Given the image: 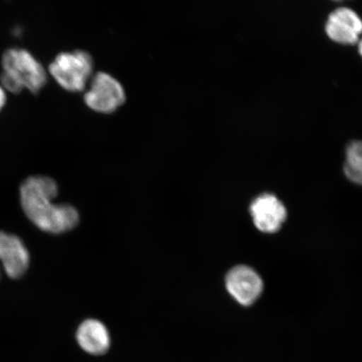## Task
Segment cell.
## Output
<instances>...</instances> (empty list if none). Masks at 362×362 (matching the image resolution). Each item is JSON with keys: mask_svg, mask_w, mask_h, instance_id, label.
I'll use <instances>...</instances> for the list:
<instances>
[{"mask_svg": "<svg viewBox=\"0 0 362 362\" xmlns=\"http://www.w3.org/2000/svg\"><path fill=\"white\" fill-rule=\"evenodd\" d=\"M58 194L56 181L47 176H31L22 183L21 201L28 218L45 233L60 234L74 229L80 217L68 204H53Z\"/></svg>", "mask_w": 362, "mask_h": 362, "instance_id": "6da1fadb", "label": "cell"}, {"mask_svg": "<svg viewBox=\"0 0 362 362\" xmlns=\"http://www.w3.org/2000/svg\"><path fill=\"white\" fill-rule=\"evenodd\" d=\"M0 86L8 93L29 90L37 94L47 83V71L37 59L25 49L11 48L3 54Z\"/></svg>", "mask_w": 362, "mask_h": 362, "instance_id": "7a4b0ae2", "label": "cell"}, {"mask_svg": "<svg viewBox=\"0 0 362 362\" xmlns=\"http://www.w3.org/2000/svg\"><path fill=\"white\" fill-rule=\"evenodd\" d=\"M93 60L83 51L59 54L49 66V74L63 89L79 93L93 75Z\"/></svg>", "mask_w": 362, "mask_h": 362, "instance_id": "3957f363", "label": "cell"}, {"mask_svg": "<svg viewBox=\"0 0 362 362\" xmlns=\"http://www.w3.org/2000/svg\"><path fill=\"white\" fill-rule=\"evenodd\" d=\"M126 100V93L119 81L110 74L98 72L93 76L84 101L90 110L101 113H112Z\"/></svg>", "mask_w": 362, "mask_h": 362, "instance_id": "277c9868", "label": "cell"}, {"mask_svg": "<svg viewBox=\"0 0 362 362\" xmlns=\"http://www.w3.org/2000/svg\"><path fill=\"white\" fill-rule=\"evenodd\" d=\"M226 291L244 306L251 305L261 296L264 284L259 274L250 267L238 265L226 276Z\"/></svg>", "mask_w": 362, "mask_h": 362, "instance_id": "5b68a950", "label": "cell"}, {"mask_svg": "<svg viewBox=\"0 0 362 362\" xmlns=\"http://www.w3.org/2000/svg\"><path fill=\"white\" fill-rule=\"evenodd\" d=\"M249 210L256 228L264 233L278 232L287 217L284 204L269 193L256 197Z\"/></svg>", "mask_w": 362, "mask_h": 362, "instance_id": "8992f818", "label": "cell"}, {"mask_svg": "<svg viewBox=\"0 0 362 362\" xmlns=\"http://www.w3.org/2000/svg\"><path fill=\"white\" fill-rule=\"evenodd\" d=\"M0 261L8 277L13 279L21 278L28 269V250L16 235L0 232Z\"/></svg>", "mask_w": 362, "mask_h": 362, "instance_id": "52a82bcc", "label": "cell"}, {"mask_svg": "<svg viewBox=\"0 0 362 362\" xmlns=\"http://www.w3.org/2000/svg\"><path fill=\"white\" fill-rule=\"evenodd\" d=\"M325 30L334 42L353 45L358 42L362 33V21L351 8H341L330 13Z\"/></svg>", "mask_w": 362, "mask_h": 362, "instance_id": "ba28073f", "label": "cell"}, {"mask_svg": "<svg viewBox=\"0 0 362 362\" xmlns=\"http://www.w3.org/2000/svg\"><path fill=\"white\" fill-rule=\"evenodd\" d=\"M76 341L84 351L93 356H101L110 349V332L101 321L88 319L79 325L76 334Z\"/></svg>", "mask_w": 362, "mask_h": 362, "instance_id": "9c48e42d", "label": "cell"}, {"mask_svg": "<svg viewBox=\"0 0 362 362\" xmlns=\"http://www.w3.org/2000/svg\"><path fill=\"white\" fill-rule=\"evenodd\" d=\"M344 172L353 183L362 185V141L351 142L346 148Z\"/></svg>", "mask_w": 362, "mask_h": 362, "instance_id": "30bf717a", "label": "cell"}, {"mask_svg": "<svg viewBox=\"0 0 362 362\" xmlns=\"http://www.w3.org/2000/svg\"><path fill=\"white\" fill-rule=\"evenodd\" d=\"M7 102L6 90L0 86V112L2 111Z\"/></svg>", "mask_w": 362, "mask_h": 362, "instance_id": "8fae6325", "label": "cell"}, {"mask_svg": "<svg viewBox=\"0 0 362 362\" xmlns=\"http://www.w3.org/2000/svg\"><path fill=\"white\" fill-rule=\"evenodd\" d=\"M359 52L362 57V39L360 40L359 42Z\"/></svg>", "mask_w": 362, "mask_h": 362, "instance_id": "7c38bea8", "label": "cell"}]
</instances>
